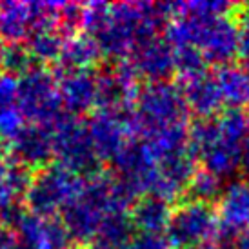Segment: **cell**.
Listing matches in <instances>:
<instances>
[{
	"label": "cell",
	"mask_w": 249,
	"mask_h": 249,
	"mask_svg": "<svg viewBox=\"0 0 249 249\" xmlns=\"http://www.w3.org/2000/svg\"><path fill=\"white\" fill-rule=\"evenodd\" d=\"M224 218L231 229H249V187L236 184L228 191L224 200Z\"/></svg>",
	"instance_id": "cell-1"
},
{
	"label": "cell",
	"mask_w": 249,
	"mask_h": 249,
	"mask_svg": "<svg viewBox=\"0 0 249 249\" xmlns=\"http://www.w3.org/2000/svg\"><path fill=\"white\" fill-rule=\"evenodd\" d=\"M222 93L236 106H249V71L228 70L222 75Z\"/></svg>",
	"instance_id": "cell-2"
},
{
	"label": "cell",
	"mask_w": 249,
	"mask_h": 249,
	"mask_svg": "<svg viewBox=\"0 0 249 249\" xmlns=\"http://www.w3.org/2000/svg\"><path fill=\"white\" fill-rule=\"evenodd\" d=\"M238 49H240V55H242L244 62L249 70V11L244 15L242 26L238 31Z\"/></svg>",
	"instance_id": "cell-3"
},
{
	"label": "cell",
	"mask_w": 249,
	"mask_h": 249,
	"mask_svg": "<svg viewBox=\"0 0 249 249\" xmlns=\"http://www.w3.org/2000/svg\"><path fill=\"white\" fill-rule=\"evenodd\" d=\"M242 160H244V164H246V169L249 171V122H248V127H246V137H244Z\"/></svg>",
	"instance_id": "cell-4"
}]
</instances>
